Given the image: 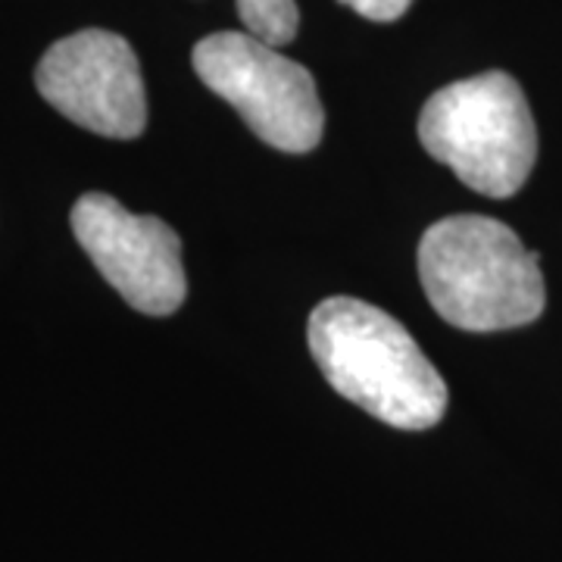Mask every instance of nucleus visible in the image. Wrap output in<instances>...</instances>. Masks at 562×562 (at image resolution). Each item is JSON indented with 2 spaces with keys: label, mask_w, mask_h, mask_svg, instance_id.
<instances>
[{
  "label": "nucleus",
  "mask_w": 562,
  "mask_h": 562,
  "mask_svg": "<svg viewBox=\"0 0 562 562\" xmlns=\"http://www.w3.org/2000/svg\"><path fill=\"white\" fill-rule=\"evenodd\" d=\"M344 7H350L353 13H360L372 22H394L401 20L409 10L413 0H341Z\"/></svg>",
  "instance_id": "8"
},
{
  "label": "nucleus",
  "mask_w": 562,
  "mask_h": 562,
  "mask_svg": "<svg viewBox=\"0 0 562 562\" xmlns=\"http://www.w3.org/2000/svg\"><path fill=\"white\" fill-rule=\"evenodd\" d=\"M238 16L247 35L266 41L272 47L294 41L297 25H301V10L294 0H238Z\"/></svg>",
  "instance_id": "7"
},
{
  "label": "nucleus",
  "mask_w": 562,
  "mask_h": 562,
  "mask_svg": "<svg viewBox=\"0 0 562 562\" xmlns=\"http://www.w3.org/2000/svg\"><path fill=\"white\" fill-rule=\"evenodd\" d=\"M72 235L132 310L172 316L188 281L179 235L157 216H135L116 198L91 191L72 206Z\"/></svg>",
  "instance_id": "6"
},
{
  "label": "nucleus",
  "mask_w": 562,
  "mask_h": 562,
  "mask_svg": "<svg viewBox=\"0 0 562 562\" xmlns=\"http://www.w3.org/2000/svg\"><path fill=\"white\" fill-rule=\"evenodd\" d=\"M41 98L57 113L103 138H138L147 94L132 44L103 29H85L47 47L35 69Z\"/></svg>",
  "instance_id": "5"
},
{
  "label": "nucleus",
  "mask_w": 562,
  "mask_h": 562,
  "mask_svg": "<svg viewBox=\"0 0 562 562\" xmlns=\"http://www.w3.org/2000/svg\"><path fill=\"white\" fill-rule=\"evenodd\" d=\"M419 279L435 313L462 331L522 328L547 303L538 254L491 216L435 222L422 235Z\"/></svg>",
  "instance_id": "2"
},
{
  "label": "nucleus",
  "mask_w": 562,
  "mask_h": 562,
  "mask_svg": "<svg viewBox=\"0 0 562 562\" xmlns=\"http://www.w3.org/2000/svg\"><path fill=\"white\" fill-rule=\"evenodd\" d=\"M422 147L484 198H513L538 160V128L519 81L482 72L435 91L422 106Z\"/></svg>",
  "instance_id": "3"
},
{
  "label": "nucleus",
  "mask_w": 562,
  "mask_h": 562,
  "mask_svg": "<svg viewBox=\"0 0 562 562\" xmlns=\"http://www.w3.org/2000/svg\"><path fill=\"white\" fill-rule=\"evenodd\" d=\"M198 79L238 110L244 125L284 154H310L322 140L325 110L301 63L247 32H216L194 47Z\"/></svg>",
  "instance_id": "4"
},
{
  "label": "nucleus",
  "mask_w": 562,
  "mask_h": 562,
  "mask_svg": "<svg viewBox=\"0 0 562 562\" xmlns=\"http://www.w3.org/2000/svg\"><path fill=\"white\" fill-rule=\"evenodd\" d=\"M322 379L391 428L425 431L447 413V384L394 316L357 297L322 301L306 325Z\"/></svg>",
  "instance_id": "1"
}]
</instances>
